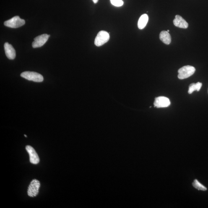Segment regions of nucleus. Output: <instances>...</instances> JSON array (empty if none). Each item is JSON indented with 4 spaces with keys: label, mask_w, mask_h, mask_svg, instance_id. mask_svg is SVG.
Returning <instances> with one entry per match:
<instances>
[{
    "label": "nucleus",
    "mask_w": 208,
    "mask_h": 208,
    "mask_svg": "<svg viewBox=\"0 0 208 208\" xmlns=\"http://www.w3.org/2000/svg\"><path fill=\"white\" fill-rule=\"evenodd\" d=\"M196 69L191 66H186L180 68L178 70V77L180 79H186L194 74Z\"/></svg>",
    "instance_id": "nucleus-1"
},
{
    "label": "nucleus",
    "mask_w": 208,
    "mask_h": 208,
    "mask_svg": "<svg viewBox=\"0 0 208 208\" xmlns=\"http://www.w3.org/2000/svg\"><path fill=\"white\" fill-rule=\"evenodd\" d=\"M22 77L27 80L33 81L34 82H43L44 78L42 75L36 72L31 71H25L21 74Z\"/></svg>",
    "instance_id": "nucleus-2"
},
{
    "label": "nucleus",
    "mask_w": 208,
    "mask_h": 208,
    "mask_svg": "<svg viewBox=\"0 0 208 208\" xmlns=\"http://www.w3.org/2000/svg\"><path fill=\"white\" fill-rule=\"evenodd\" d=\"M25 23L24 19L20 18L18 16H14L12 19L6 21L4 22V25L11 28H16L23 26Z\"/></svg>",
    "instance_id": "nucleus-3"
},
{
    "label": "nucleus",
    "mask_w": 208,
    "mask_h": 208,
    "mask_svg": "<svg viewBox=\"0 0 208 208\" xmlns=\"http://www.w3.org/2000/svg\"><path fill=\"white\" fill-rule=\"evenodd\" d=\"M110 35L105 31H101L96 37L95 44L97 46H100L106 43L109 40Z\"/></svg>",
    "instance_id": "nucleus-4"
},
{
    "label": "nucleus",
    "mask_w": 208,
    "mask_h": 208,
    "mask_svg": "<svg viewBox=\"0 0 208 208\" xmlns=\"http://www.w3.org/2000/svg\"><path fill=\"white\" fill-rule=\"evenodd\" d=\"M40 187V181L36 179H34L31 182L29 185L27 193L29 196L34 197L37 196L39 193V190Z\"/></svg>",
    "instance_id": "nucleus-5"
},
{
    "label": "nucleus",
    "mask_w": 208,
    "mask_h": 208,
    "mask_svg": "<svg viewBox=\"0 0 208 208\" xmlns=\"http://www.w3.org/2000/svg\"><path fill=\"white\" fill-rule=\"evenodd\" d=\"M50 36V35L47 34H43L41 35L35 37L34 39V41L32 43V46L33 48H40L45 44L49 37Z\"/></svg>",
    "instance_id": "nucleus-6"
},
{
    "label": "nucleus",
    "mask_w": 208,
    "mask_h": 208,
    "mask_svg": "<svg viewBox=\"0 0 208 208\" xmlns=\"http://www.w3.org/2000/svg\"><path fill=\"white\" fill-rule=\"evenodd\" d=\"M170 105L169 99L164 97H156L154 105L155 107L157 108H166Z\"/></svg>",
    "instance_id": "nucleus-7"
},
{
    "label": "nucleus",
    "mask_w": 208,
    "mask_h": 208,
    "mask_svg": "<svg viewBox=\"0 0 208 208\" xmlns=\"http://www.w3.org/2000/svg\"><path fill=\"white\" fill-rule=\"evenodd\" d=\"M26 149L30 155L31 163L34 164H38L40 161V158L35 149L30 145L26 146Z\"/></svg>",
    "instance_id": "nucleus-8"
},
{
    "label": "nucleus",
    "mask_w": 208,
    "mask_h": 208,
    "mask_svg": "<svg viewBox=\"0 0 208 208\" xmlns=\"http://www.w3.org/2000/svg\"><path fill=\"white\" fill-rule=\"evenodd\" d=\"M4 48L6 56L8 59L13 60L15 59L16 53L15 49L12 45L8 43L4 44Z\"/></svg>",
    "instance_id": "nucleus-9"
},
{
    "label": "nucleus",
    "mask_w": 208,
    "mask_h": 208,
    "mask_svg": "<svg viewBox=\"0 0 208 208\" xmlns=\"http://www.w3.org/2000/svg\"><path fill=\"white\" fill-rule=\"evenodd\" d=\"M173 22L175 26L177 27L183 29L188 28V23L181 16L179 15H177L175 16Z\"/></svg>",
    "instance_id": "nucleus-10"
},
{
    "label": "nucleus",
    "mask_w": 208,
    "mask_h": 208,
    "mask_svg": "<svg viewBox=\"0 0 208 208\" xmlns=\"http://www.w3.org/2000/svg\"><path fill=\"white\" fill-rule=\"evenodd\" d=\"M161 40L166 45H169L171 42V37L170 34L166 31H162L160 35Z\"/></svg>",
    "instance_id": "nucleus-11"
},
{
    "label": "nucleus",
    "mask_w": 208,
    "mask_h": 208,
    "mask_svg": "<svg viewBox=\"0 0 208 208\" xmlns=\"http://www.w3.org/2000/svg\"><path fill=\"white\" fill-rule=\"evenodd\" d=\"M149 21L148 16L147 14H143L141 16L138 21V27L140 30H142L145 27Z\"/></svg>",
    "instance_id": "nucleus-12"
},
{
    "label": "nucleus",
    "mask_w": 208,
    "mask_h": 208,
    "mask_svg": "<svg viewBox=\"0 0 208 208\" xmlns=\"http://www.w3.org/2000/svg\"><path fill=\"white\" fill-rule=\"evenodd\" d=\"M202 84L200 82H198L196 83H193L190 84L189 87V90H188V93L191 94L195 91H197L199 92L200 90Z\"/></svg>",
    "instance_id": "nucleus-13"
},
{
    "label": "nucleus",
    "mask_w": 208,
    "mask_h": 208,
    "mask_svg": "<svg viewBox=\"0 0 208 208\" xmlns=\"http://www.w3.org/2000/svg\"><path fill=\"white\" fill-rule=\"evenodd\" d=\"M192 186L195 188L199 191H206L207 188L201 184L197 179H195L192 183Z\"/></svg>",
    "instance_id": "nucleus-14"
},
{
    "label": "nucleus",
    "mask_w": 208,
    "mask_h": 208,
    "mask_svg": "<svg viewBox=\"0 0 208 208\" xmlns=\"http://www.w3.org/2000/svg\"><path fill=\"white\" fill-rule=\"evenodd\" d=\"M110 1L112 5L116 7L122 6L124 3L122 0H110Z\"/></svg>",
    "instance_id": "nucleus-15"
},
{
    "label": "nucleus",
    "mask_w": 208,
    "mask_h": 208,
    "mask_svg": "<svg viewBox=\"0 0 208 208\" xmlns=\"http://www.w3.org/2000/svg\"><path fill=\"white\" fill-rule=\"evenodd\" d=\"M92 1H93V2L95 3V4H97L98 1V0H92Z\"/></svg>",
    "instance_id": "nucleus-16"
},
{
    "label": "nucleus",
    "mask_w": 208,
    "mask_h": 208,
    "mask_svg": "<svg viewBox=\"0 0 208 208\" xmlns=\"http://www.w3.org/2000/svg\"><path fill=\"white\" fill-rule=\"evenodd\" d=\"M24 135V136H25V137H27V135Z\"/></svg>",
    "instance_id": "nucleus-17"
},
{
    "label": "nucleus",
    "mask_w": 208,
    "mask_h": 208,
    "mask_svg": "<svg viewBox=\"0 0 208 208\" xmlns=\"http://www.w3.org/2000/svg\"><path fill=\"white\" fill-rule=\"evenodd\" d=\"M169 31H170L169 30H167V32H169Z\"/></svg>",
    "instance_id": "nucleus-18"
}]
</instances>
